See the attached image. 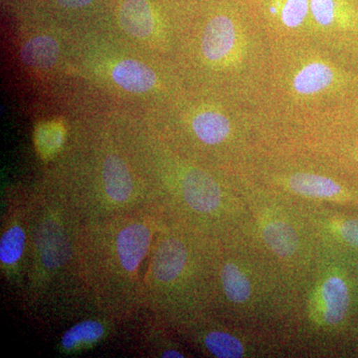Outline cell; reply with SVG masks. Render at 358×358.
Here are the masks:
<instances>
[{
    "label": "cell",
    "mask_w": 358,
    "mask_h": 358,
    "mask_svg": "<svg viewBox=\"0 0 358 358\" xmlns=\"http://www.w3.org/2000/svg\"><path fill=\"white\" fill-rule=\"evenodd\" d=\"M237 42V29L234 21L227 15L212 18L205 27L202 36V52L208 60H223L234 50Z\"/></svg>",
    "instance_id": "6da1fadb"
},
{
    "label": "cell",
    "mask_w": 358,
    "mask_h": 358,
    "mask_svg": "<svg viewBox=\"0 0 358 358\" xmlns=\"http://www.w3.org/2000/svg\"><path fill=\"white\" fill-rule=\"evenodd\" d=\"M183 195L188 205L195 211H214L221 201L220 188L216 181L200 169H192L185 174L182 183Z\"/></svg>",
    "instance_id": "7a4b0ae2"
},
{
    "label": "cell",
    "mask_w": 358,
    "mask_h": 358,
    "mask_svg": "<svg viewBox=\"0 0 358 358\" xmlns=\"http://www.w3.org/2000/svg\"><path fill=\"white\" fill-rule=\"evenodd\" d=\"M150 229L143 224H133L122 229L117 239V251L122 267L128 272L138 268L150 243Z\"/></svg>",
    "instance_id": "3957f363"
},
{
    "label": "cell",
    "mask_w": 358,
    "mask_h": 358,
    "mask_svg": "<svg viewBox=\"0 0 358 358\" xmlns=\"http://www.w3.org/2000/svg\"><path fill=\"white\" fill-rule=\"evenodd\" d=\"M187 261L183 244L176 239H167L157 247L152 263V275L157 281L173 282L182 273Z\"/></svg>",
    "instance_id": "277c9868"
},
{
    "label": "cell",
    "mask_w": 358,
    "mask_h": 358,
    "mask_svg": "<svg viewBox=\"0 0 358 358\" xmlns=\"http://www.w3.org/2000/svg\"><path fill=\"white\" fill-rule=\"evenodd\" d=\"M37 243L45 267L58 268L67 262L70 254L69 241L57 223L45 222L38 231Z\"/></svg>",
    "instance_id": "5b68a950"
},
{
    "label": "cell",
    "mask_w": 358,
    "mask_h": 358,
    "mask_svg": "<svg viewBox=\"0 0 358 358\" xmlns=\"http://www.w3.org/2000/svg\"><path fill=\"white\" fill-rule=\"evenodd\" d=\"M322 296L326 307L324 322L329 326H338L345 320L352 303L348 282L338 275L329 278L322 286Z\"/></svg>",
    "instance_id": "8992f818"
},
{
    "label": "cell",
    "mask_w": 358,
    "mask_h": 358,
    "mask_svg": "<svg viewBox=\"0 0 358 358\" xmlns=\"http://www.w3.org/2000/svg\"><path fill=\"white\" fill-rule=\"evenodd\" d=\"M336 80L333 68L322 62H313L301 68L293 79V89L301 96H313L331 88Z\"/></svg>",
    "instance_id": "52a82bcc"
},
{
    "label": "cell",
    "mask_w": 358,
    "mask_h": 358,
    "mask_svg": "<svg viewBox=\"0 0 358 358\" xmlns=\"http://www.w3.org/2000/svg\"><path fill=\"white\" fill-rule=\"evenodd\" d=\"M113 79L121 88L131 93H145L157 83V75L148 66L134 60H124L113 70Z\"/></svg>",
    "instance_id": "ba28073f"
},
{
    "label": "cell",
    "mask_w": 358,
    "mask_h": 358,
    "mask_svg": "<svg viewBox=\"0 0 358 358\" xmlns=\"http://www.w3.org/2000/svg\"><path fill=\"white\" fill-rule=\"evenodd\" d=\"M106 192L115 202H124L131 196L134 183L128 166L115 155L106 159L103 171Z\"/></svg>",
    "instance_id": "9c48e42d"
},
{
    "label": "cell",
    "mask_w": 358,
    "mask_h": 358,
    "mask_svg": "<svg viewBox=\"0 0 358 358\" xmlns=\"http://www.w3.org/2000/svg\"><path fill=\"white\" fill-rule=\"evenodd\" d=\"M120 22L124 31L138 38H145L154 31V16L145 0H126L120 10Z\"/></svg>",
    "instance_id": "30bf717a"
},
{
    "label": "cell",
    "mask_w": 358,
    "mask_h": 358,
    "mask_svg": "<svg viewBox=\"0 0 358 358\" xmlns=\"http://www.w3.org/2000/svg\"><path fill=\"white\" fill-rule=\"evenodd\" d=\"M289 185L294 192L306 196L333 199V197H348L343 186L334 179L310 173H296L289 179Z\"/></svg>",
    "instance_id": "8fae6325"
},
{
    "label": "cell",
    "mask_w": 358,
    "mask_h": 358,
    "mask_svg": "<svg viewBox=\"0 0 358 358\" xmlns=\"http://www.w3.org/2000/svg\"><path fill=\"white\" fill-rule=\"evenodd\" d=\"M20 56L24 64L29 67L46 69L57 61L59 45L52 37H35L26 42L21 49Z\"/></svg>",
    "instance_id": "7c38bea8"
},
{
    "label": "cell",
    "mask_w": 358,
    "mask_h": 358,
    "mask_svg": "<svg viewBox=\"0 0 358 358\" xmlns=\"http://www.w3.org/2000/svg\"><path fill=\"white\" fill-rule=\"evenodd\" d=\"M194 133L207 145H217L226 140L230 134V122L220 113L208 112L197 115L192 124Z\"/></svg>",
    "instance_id": "4fadbf2b"
},
{
    "label": "cell",
    "mask_w": 358,
    "mask_h": 358,
    "mask_svg": "<svg viewBox=\"0 0 358 358\" xmlns=\"http://www.w3.org/2000/svg\"><path fill=\"white\" fill-rule=\"evenodd\" d=\"M263 237L268 248L282 258L296 253L299 246L298 236L288 224L275 221L268 224L263 230Z\"/></svg>",
    "instance_id": "5bb4252c"
},
{
    "label": "cell",
    "mask_w": 358,
    "mask_h": 358,
    "mask_svg": "<svg viewBox=\"0 0 358 358\" xmlns=\"http://www.w3.org/2000/svg\"><path fill=\"white\" fill-rule=\"evenodd\" d=\"M221 280L226 296L233 303H244L251 296V285L248 278L234 264L225 265Z\"/></svg>",
    "instance_id": "9a60e30c"
},
{
    "label": "cell",
    "mask_w": 358,
    "mask_h": 358,
    "mask_svg": "<svg viewBox=\"0 0 358 358\" xmlns=\"http://www.w3.org/2000/svg\"><path fill=\"white\" fill-rule=\"evenodd\" d=\"M205 345L216 357L239 358L244 355L243 345L231 334L219 331L209 334L205 338Z\"/></svg>",
    "instance_id": "2e32d148"
},
{
    "label": "cell",
    "mask_w": 358,
    "mask_h": 358,
    "mask_svg": "<svg viewBox=\"0 0 358 358\" xmlns=\"http://www.w3.org/2000/svg\"><path fill=\"white\" fill-rule=\"evenodd\" d=\"M103 327L95 320L81 322L73 327L64 334L62 345L66 350H71L81 343H90L102 338Z\"/></svg>",
    "instance_id": "e0dca14e"
},
{
    "label": "cell",
    "mask_w": 358,
    "mask_h": 358,
    "mask_svg": "<svg viewBox=\"0 0 358 358\" xmlns=\"http://www.w3.org/2000/svg\"><path fill=\"white\" fill-rule=\"evenodd\" d=\"M25 245V233L20 226H14L4 233L0 243V260L4 265H13L20 260Z\"/></svg>",
    "instance_id": "ac0fdd59"
},
{
    "label": "cell",
    "mask_w": 358,
    "mask_h": 358,
    "mask_svg": "<svg viewBox=\"0 0 358 358\" xmlns=\"http://www.w3.org/2000/svg\"><path fill=\"white\" fill-rule=\"evenodd\" d=\"M338 234L346 246L358 252V218H348L338 226Z\"/></svg>",
    "instance_id": "d6986e66"
},
{
    "label": "cell",
    "mask_w": 358,
    "mask_h": 358,
    "mask_svg": "<svg viewBox=\"0 0 358 358\" xmlns=\"http://www.w3.org/2000/svg\"><path fill=\"white\" fill-rule=\"evenodd\" d=\"M92 0H57L60 6L66 8H79V7L87 6Z\"/></svg>",
    "instance_id": "ffe728a7"
},
{
    "label": "cell",
    "mask_w": 358,
    "mask_h": 358,
    "mask_svg": "<svg viewBox=\"0 0 358 358\" xmlns=\"http://www.w3.org/2000/svg\"><path fill=\"white\" fill-rule=\"evenodd\" d=\"M164 357H183V355L180 352H174V350H169V352H164L162 355Z\"/></svg>",
    "instance_id": "44dd1931"
}]
</instances>
